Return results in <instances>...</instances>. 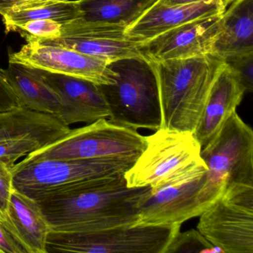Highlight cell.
Returning <instances> with one entry per match:
<instances>
[{
	"mask_svg": "<svg viewBox=\"0 0 253 253\" xmlns=\"http://www.w3.org/2000/svg\"><path fill=\"white\" fill-rule=\"evenodd\" d=\"M150 186L129 187L124 174L87 180L35 198L51 230L94 231L133 226Z\"/></svg>",
	"mask_w": 253,
	"mask_h": 253,
	"instance_id": "1",
	"label": "cell"
},
{
	"mask_svg": "<svg viewBox=\"0 0 253 253\" xmlns=\"http://www.w3.org/2000/svg\"><path fill=\"white\" fill-rule=\"evenodd\" d=\"M149 63L155 71L159 91L161 128L194 133L224 60L209 54Z\"/></svg>",
	"mask_w": 253,
	"mask_h": 253,
	"instance_id": "2",
	"label": "cell"
},
{
	"mask_svg": "<svg viewBox=\"0 0 253 253\" xmlns=\"http://www.w3.org/2000/svg\"><path fill=\"white\" fill-rule=\"evenodd\" d=\"M115 82L100 85L110 111L109 121L127 128L160 129L162 124L155 71L143 57L121 59L110 63Z\"/></svg>",
	"mask_w": 253,
	"mask_h": 253,
	"instance_id": "3",
	"label": "cell"
},
{
	"mask_svg": "<svg viewBox=\"0 0 253 253\" xmlns=\"http://www.w3.org/2000/svg\"><path fill=\"white\" fill-rule=\"evenodd\" d=\"M204 147L207 179L198 195L202 212L230 185H253V130L234 111Z\"/></svg>",
	"mask_w": 253,
	"mask_h": 253,
	"instance_id": "4",
	"label": "cell"
},
{
	"mask_svg": "<svg viewBox=\"0 0 253 253\" xmlns=\"http://www.w3.org/2000/svg\"><path fill=\"white\" fill-rule=\"evenodd\" d=\"M137 158L44 159L24 161L11 168L13 187L37 197L87 180L124 174Z\"/></svg>",
	"mask_w": 253,
	"mask_h": 253,
	"instance_id": "5",
	"label": "cell"
},
{
	"mask_svg": "<svg viewBox=\"0 0 253 253\" xmlns=\"http://www.w3.org/2000/svg\"><path fill=\"white\" fill-rule=\"evenodd\" d=\"M181 226L134 225L94 231H50L46 253H165Z\"/></svg>",
	"mask_w": 253,
	"mask_h": 253,
	"instance_id": "6",
	"label": "cell"
},
{
	"mask_svg": "<svg viewBox=\"0 0 253 253\" xmlns=\"http://www.w3.org/2000/svg\"><path fill=\"white\" fill-rule=\"evenodd\" d=\"M146 146V137L135 129L100 119L76 129L25 157L24 161L138 158Z\"/></svg>",
	"mask_w": 253,
	"mask_h": 253,
	"instance_id": "7",
	"label": "cell"
},
{
	"mask_svg": "<svg viewBox=\"0 0 253 253\" xmlns=\"http://www.w3.org/2000/svg\"><path fill=\"white\" fill-rule=\"evenodd\" d=\"M146 140L144 150L124 174L129 187H155L204 162L194 133L160 128Z\"/></svg>",
	"mask_w": 253,
	"mask_h": 253,
	"instance_id": "8",
	"label": "cell"
},
{
	"mask_svg": "<svg viewBox=\"0 0 253 253\" xmlns=\"http://www.w3.org/2000/svg\"><path fill=\"white\" fill-rule=\"evenodd\" d=\"M198 230L224 253H253V185L233 183L200 215Z\"/></svg>",
	"mask_w": 253,
	"mask_h": 253,
	"instance_id": "9",
	"label": "cell"
},
{
	"mask_svg": "<svg viewBox=\"0 0 253 253\" xmlns=\"http://www.w3.org/2000/svg\"><path fill=\"white\" fill-rule=\"evenodd\" d=\"M207 171V166L202 162L150 188L139 203L134 225L181 226L189 219L201 215L198 195L205 183Z\"/></svg>",
	"mask_w": 253,
	"mask_h": 253,
	"instance_id": "10",
	"label": "cell"
},
{
	"mask_svg": "<svg viewBox=\"0 0 253 253\" xmlns=\"http://www.w3.org/2000/svg\"><path fill=\"white\" fill-rule=\"evenodd\" d=\"M26 42L18 51L9 50V63L85 80L98 85L115 84L116 75L106 60L38 40Z\"/></svg>",
	"mask_w": 253,
	"mask_h": 253,
	"instance_id": "11",
	"label": "cell"
},
{
	"mask_svg": "<svg viewBox=\"0 0 253 253\" xmlns=\"http://www.w3.org/2000/svg\"><path fill=\"white\" fill-rule=\"evenodd\" d=\"M125 30L120 26L76 19L62 23L61 36L58 38L38 41L70 48L109 63L121 59L143 57L140 52L141 42L128 38Z\"/></svg>",
	"mask_w": 253,
	"mask_h": 253,
	"instance_id": "12",
	"label": "cell"
},
{
	"mask_svg": "<svg viewBox=\"0 0 253 253\" xmlns=\"http://www.w3.org/2000/svg\"><path fill=\"white\" fill-rule=\"evenodd\" d=\"M223 14L197 19L140 42V52L154 63L211 54L221 30Z\"/></svg>",
	"mask_w": 253,
	"mask_h": 253,
	"instance_id": "13",
	"label": "cell"
},
{
	"mask_svg": "<svg viewBox=\"0 0 253 253\" xmlns=\"http://www.w3.org/2000/svg\"><path fill=\"white\" fill-rule=\"evenodd\" d=\"M39 71L60 98V109L57 117L63 124L69 126L78 123L91 124L110 116L100 85L79 78Z\"/></svg>",
	"mask_w": 253,
	"mask_h": 253,
	"instance_id": "14",
	"label": "cell"
},
{
	"mask_svg": "<svg viewBox=\"0 0 253 253\" xmlns=\"http://www.w3.org/2000/svg\"><path fill=\"white\" fill-rule=\"evenodd\" d=\"M232 1L204 0L196 3L175 6H164L156 2L128 26L125 34L134 41H148L197 19L221 15Z\"/></svg>",
	"mask_w": 253,
	"mask_h": 253,
	"instance_id": "15",
	"label": "cell"
},
{
	"mask_svg": "<svg viewBox=\"0 0 253 253\" xmlns=\"http://www.w3.org/2000/svg\"><path fill=\"white\" fill-rule=\"evenodd\" d=\"M247 92L235 71L223 63L211 85L202 115L194 131L201 146L215 136Z\"/></svg>",
	"mask_w": 253,
	"mask_h": 253,
	"instance_id": "16",
	"label": "cell"
},
{
	"mask_svg": "<svg viewBox=\"0 0 253 253\" xmlns=\"http://www.w3.org/2000/svg\"><path fill=\"white\" fill-rule=\"evenodd\" d=\"M4 223L28 253H47L49 225L36 201L13 189Z\"/></svg>",
	"mask_w": 253,
	"mask_h": 253,
	"instance_id": "17",
	"label": "cell"
},
{
	"mask_svg": "<svg viewBox=\"0 0 253 253\" xmlns=\"http://www.w3.org/2000/svg\"><path fill=\"white\" fill-rule=\"evenodd\" d=\"M253 52V0H233L223 14L211 54L223 60Z\"/></svg>",
	"mask_w": 253,
	"mask_h": 253,
	"instance_id": "18",
	"label": "cell"
},
{
	"mask_svg": "<svg viewBox=\"0 0 253 253\" xmlns=\"http://www.w3.org/2000/svg\"><path fill=\"white\" fill-rule=\"evenodd\" d=\"M5 78L17 96L20 107L48 115H58L60 101L38 69L9 63Z\"/></svg>",
	"mask_w": 253,
	"mask_h": 253,
	"instance_id": "19",
	"label": "cell"
},
{
	"mask_svg": "<svg viewBox=\"0 0 253 253\" xmlns=\"http://www.w3.org/2000/svg\"><path fill=\"white\" fill-rule=\"evenodd\" d=\"M5 26V34L17 32V29L26 22L35 20H52L60 23L76 20L80 17L77 0H25L0 13Z\"/></svg>",
	"mask_w": 253,
	"mask_h": 253,
	"instance_id": "20",
	"label": "cell"
},
{
	"mask_svg": "<svg viewBox=\"0 0 253 253\" xmlns=\"http://www.w3.org/2000/svg\"><path fill=\"white\" fill-rule=\"evenodd\" d=\"M55 115L40 113L23 107L0 112V142L30 134L63 137L70 131Z\"/></svg>",
	"mask_w": 253,
	"mask_h": 253,
	"instance_id": "21",
	"label": "cell"
},
{
	"mask_svg": "<svg viewBox=\"0 0 253 253\" xmlns=\"http://www.w3.org/2000/svg\"><path fill=\"white\" fill-rule=\"evenodd\" d=\"M79 20L126 29L158 0H77Z\"/></svg>",
	"mask_w": 253,
	"mask_h": 253,
	"instance_id": "22",
	"label": "cell"
},
{
	"mask_svg": "<svg viewBox=\"0 0 253 253\" xmlns=\"http://www.w3.org/2000/svg\"><path fill=\"white\" fill-rule=\"evenodd\" d=\"M60 138L62 137L51 134H30L0 142V161L13 167L20 158H25L29 154L45 147Z\"/></svg>",
	"mask_w": 253,
	"mask_h": 253,
	"instance_id": "23",
	"label": "cell"
},
{
	"mask_svg": "<svg viewBox=\"0 0 253 253\" xmlns=\"http://www.w3.org/2000/svg\"><path fill=\"white\" fill-rule=\"evenodd\" d=\"M165 253H224L195 229L176 234Z\"/></svg>",
	"mask_w": 253,
	"mask_h": 253,
	"instance_id": "24",
	"label": "cell"
},
{
	"mask_svg": "<svg viewBox=\"0 0 253 253\" xmlns=\"http://www.w3.org/2000/svg\"><path fill=\"white\" fill-rule=\"evenodd\" d=\"M17 32L26 41L54 40L61 36L62 23L52 20H31L20 26Z\"/></svg>",
	"mask_w": 253,
	"mask_h": 253,
	"instance_id": "25",
	"label": "cell"
},
{
	"mask_svg": "<svg viewBox=\"0 0 253 253\" xmlns=\"http://www.w3.org/2000/svg\"><path fill=\"white\" fill-rule=\"evenodd\" d=\"M240 78L247 92L253 90V52L234 56L224 60Z\"/></svg>",
	"mask_w": 253,
	"mask_h": 253,
	"instance_id": "26",
	"label": "cell"
},
{
	"mask_svg": "<svg viewBox=\"0 0 253 253\" xmlns=\"http://www.w3.org/2000/svg\"><path fill=\"white\" fill-rule=\"evenodd\" d=\"M11 168L0 161V222L5 220L8 201L14 189Z\"/></svg>",
	"mask_w": 253,
	"mask_h": 253,
	"instance_id": "27",
	"label": "cell"
},
{
	"mask_svg": "<svg viewBox=\"0 0 253 253\" xmlns=\"http://www.w3.org/2000/svg\"><path fill=\"white\" fill-rule=\"evenodd\" d=\"M0 253H28L4 221L0 222Z\"/></svg>",
	"mask_w": 253,
	"mask_h": 253,
	"instance_id": "28",
	"label": "cell"
},
{
	"mask_svg": "<svg viewBox=\"0 0 253 253\" xmlns=\"http://www.w3.org/2000/svg\"><path fill=\"white\" fill-rule=\"evenodd\" d=\"M20 107L17 96L5 78L4 69L0 68V112Z\"/></svg>",
	"mask_w": 253,
	"mask_h": 253,
	"instance_id": "29",
	"label": "cell"
},
{
	"mask_svg": "<svg viewBox=\"0 0 253 253\" xmlns=\"http://www.w3.org/2000/svg\"><path fill=\"white\" fill-rule=\"evenodd\" d=\"M204 0H158L157 3L164 6H175V5H187L202 2Z\"/></svg>",
	"mask_w": 253,
	"mask_h": 253,
	"instance_id": "30",
	"label": "cell"
},
{
	"mask_svg": "<svg viewBox=\"0 0 253 253\" xmlns=\"http://www.w3.org/2000/svg\"><path fill=\"white\" fill-rule=\"evenodd\" d=\"M25 1V0H0V13L3 11L6 8H9L16 2Z\"/></svg>",
	"mask_w": 253,
	"mask_h": 253,
	"instance_id": "31",
	"label": "cell"
}]
</instances>
